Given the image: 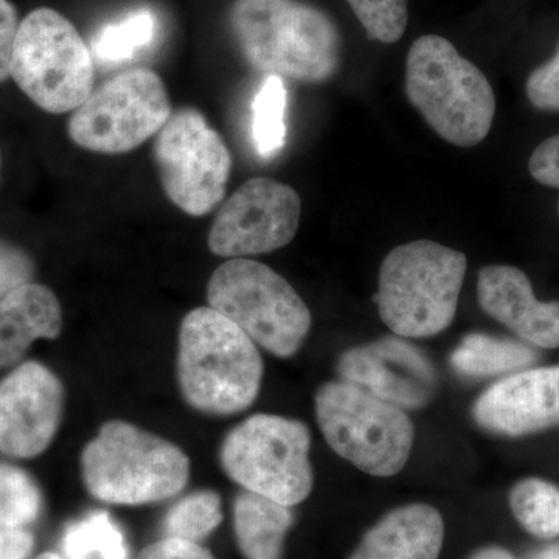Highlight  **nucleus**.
<instances>
[{"mask_svg": "<svg viewBox=\"0 0 559 559\" xmlns=\"http://www.w3.org/2000/svg\"><path fill=\"white\" fill-rule=\"evenodd\" d=\"M525 92L536 109L559 112V43L554 57L530 73Z\"/></svg>", "mask_w": 559, "mask_h": 559, "instance_id": "nucleus-28", "label": "nucleus"}, {"mask_svg": "<svg viewBox=\"0 0 559 559\" xmlns=\"http://www.w3.org/2000/svg\"><path fill=\"white\" fill-rule=\"evenodd\" d=\"M481 310L532 347L559 348V301H539L532 282L518 267L496 264L479 272Z\"/></svg>", "mask_w": 559, "mask_h": 559, "instance_id": "nucleus-16", "label": "nucleus"}, {"mask_svg": "<svg viewBox=\"0 0 559 559\" xmlns=\"http://www.w3.org/2000/svg\"><path fill=\"white\" fill-rule=\"evenodd\" d=\"M21 22L9 0H0V84L11 76L14 43Z\"/></svg>", "mask_w": 559, "mask_h": 559, "instance_id": "nucleus-31", "label": "nucleus"}, {"mask_svg": "<svg viewBox=\"0 0 559 559\" xmlns=\"http://www.w3.org/2000/svg\"><path fill=\"white\" fill-rule=\"evenodd\" d=\"M532 178L550 189H559V134L536 146L528 160Z\"/></svg>", "mask_w": 559, "mask_h": 559, "instance_id": "nucleus-30", "label": "nucleus"}, {"mask_svg": "<svg viewBox=\"0 0 559 559\" xmlns=\"http://www.w3.org/2000/svg\"><path fill=\"white\" fill-rule=\"evenodd\" d=\"M288 91L282 76L267 75L252 102V140L261 159L270 160L285 148Z\"/></svg>", "mask_w": 559, "mask_h": 559, "instance_id": "nucleus-21", "label": "nucleus"}, {"mask_svg": "<svg viewBox=\"0 0 559 559\" xmlns=\"http://www.w3.org/2000/svg\"><path fill=\"white\" fill-rule=\"evenodd\" d=\"M558 215H559V204H558Z\"/></svg>", "mask_w": 559, "mask_h": 559, "instance_id": "nucleus-37", "label": "nucleus"}, {"mask_svg": "<svg viewBox=\"0 0 559 559\" xmlns=\"http://www.w3.org/2000/svg\"><path fill=\"white\" fill-rule=\"evenodd\" d=\"M40 495L22 469L0 463V528H22L38 518Z\"/></svg>", "mask_w": 559, "mask_h": 559, "instance_id": "nucleus-26", "label": "nucleus"}, {"mask_svg": "<svg viewBox=\"0 0 559 559\" xmlns=\"http://www.w3.org/2000/svg\"><path fill=\"white\" fill-rule=\"evenodd\" d=\"M263 370L255 342L218 311L194 308L183 318L179 388L194 411L226 417L249 409L259 396Z\"/></svg>", "mask_w": 559, "mask_h": 559, "instance_id": "nucleus-2", "label": "nucleus"}, {"mask_svg": "<svg viewBox=\"0 0 559 559\" xmlns=\"http://www.w3.org/2000/svg\"><path fill=\"white\" fill-rule=\"evenodd\" d=\"M138 559H215L209 550L191 540L167 538L146 547Z\"/></svg>", "mask_w": 559, "mask_h": 559, "instance_id": "nucleus-32", "label": "nucleus"}, {"mask_svg": "<svg viewBox=\"0 0 559 559\" xmlns=\"http://www.w3.org/2000/svg\"><path fill=\"white\" fill-rule=\"evenodd\" d=\"M538 359V352L524 342L473 333L452 352L451 366L462 377L485 380L527 370Z\"/></svg>", "mask_w": 559, "mask_h": 559, "instance_id": "nucleus-20", "label": "nucleus"}, {"mask_svg": "<svg viewBox=\"0 0 559 559\" xmlns=\"http://www.w3.org/2000/svg\"><path fill=\"white\" fill-rule=\"evenodd\" d=\"M510 509L521 527L540 539L559 536V488L543 479L518 481L510 491Z\"/></svg>", "mask_w": 559, "mask_h": 559, "instance_id": "nucleus-22", "label": "nucleus"}, {"mask_svg": "<svg viewBox=\"0 0 559 559\" xmlns=\"http://www.w3.org/2000/svg\"><path fill=\"white\" fill-rule=\"evenodd\" d=\"M488 432L522 437L559 426V366L521 370L485 390L473 407Z\"/></svg>", "mask_w": 559, "mask_h": 559, "instance_id": "nucleus-15", "label": "nucleus"}, {"mask_svg": "<svg viewBox=\"0 0 559 559\" xmlns=\"http://www.w3.org/2000/svg\"><path fill=\"white\" fill-rule=\"evenodd\" d=\"M33 271L35 267L24 250L0 240V299L31 283Z\"/></svg>", "mask_w": 559, "mask_h": 559, "instance_id": "nucleus-29", "label": "nucleus"}, {"mask_svg": "<svg viewBox=\"0 0 559 559\" xmlns=\"http://www.w3.org/2000/svg\"><path fill=\"white\" fill-rule=\"evenodd\" d=\"M62 329L60 300L53 290L27 283L0 299V367L25 355L38 340H55Z\"/></svg>", "mask_w": 559, "mask_h": 559, "instance_id": "nucleus-18", "label": "nucleus"}, {"mask_svg": "<svg viewBox=\"0 0 559 559\" xmlns=\"http://www.w3.org/2000/svg\"><path fill=\"white\" fill-rule=\"evenodd\" d=\"M64 406V389L53 371L25 362L0 381V452L32 459L57 436Z\"/></svg>", "mask_w": 559, "mask_h": 559, "instance_id": "nucleus-13", "label": "nucleus"}, {"mask_svg": "<svg viewBox=\"0 0 559 559\" xmlns=\"http://www.w3.org/2000/svg\"><path fill=\"white\" fill-rule=\"evenodd\" d=\"M154 157L168 200L191 216H204L223 201L231 154L198 109H180L157 132Z\"/></svg>", "mask_w": 559, "mask_h": 559, "instance_id": "nucleus-11", "label": "nucleus"}, {"mask_svg": "<svg viewBox=\"0 0 559 559\" xmlns=\"http://www.w3.org/2000/svg\"><path fill=\"white\" fill-rule=\"evenodd\" d=\"M223 521L221 499L215 491L204 489L186 496L171 507L164 520L167 538L198 543L209 536Z\"/></svg>", "mask_w": 559, "mask_h": 559, "instance_id": "nucleus-25", "label": "nucleus"}, {"mask_svg": "<svg viewBox=\"0 0 559 559\" xmlns=\"http://www.w3.org/2000/svg\"><path fill=\"white\" fill-rule=\"evenodd\" d=\"M84 487L103 502L143 506L175 498L190 479V459L171 441L112 419L81 455Z\"/></svg>", "mask_w": 559, "mask_h": 559, "instance_id": "nucleus-4", "label": "nucleus"}, {"mask_svg": "<svg viewBox=\"0 0 559 559\" xmlns=\"http://www.w3.org/2000/svg\"><path fill=\"white\" fill-rule=\"evenodd\" d=\"M311 433L299 419L257 414L227 433L219 450L224 473L246 491L294 507L311 495Z\"/></svg>", "mask_w": 559, "mask_h": 559, "instance_id": "nucleus-8", "label": "nucleus"}, {"mask_svg": "<svg viewBox=\"0 0 559 559\" xmlns=\"http://www.w3.org/2000/svg\"><path fill=\"white\" fill-rule=\"evenodd\" d=\"M316 417L331 450L364 473L395 476L409 460L415 429L406 412L359 385L323 384Z\"/></svg>", "mask_w": 559, "mask_h": 559, "instance_id": "nucleus-7", "label": "nucleus"}, {"mask_svg": "<svg viewBox=\"0 0 559 559\" xmlns=\"http://www.w3.org/2000/svg\"><path fill=\"white\" fill-rule=\"evenodd\" d=\"M62 550L68 559H128L127 539L105 511L91 513L66 530Z\"/></svg>", "mask_w": 559, "mask_h": 559, "instance_id": "nucleus-23", "label": "nucleus"}, {"mask_svg": "<svg viewBox=\"0 0 559 559\" xmlns=\"http://www.w3.org/2000/svg\"><path fill=\"white\" fill-rule=\"evenodd\" d=\"M230 25L246 61L266 76L322 83L340 69L337 25L304 0H235Z\"/></svg>", "mask_w": 559, "mask_h": 559, "instance_id": "nucleus-1", "label": "nucleus"}, {"mask_svg": "<svg viewBox=\"0 0 559 559\" xmlns=\"http://www.w3.org/2000/svg\"><path fill=\"white\" fill-rule=\"evenodd\" d=\"M297 191L270 178H253L224 202L209 234V248L224 259H246L288 246L300 226Z\"/></svg>", "mask_w": 559, "mask_h": 559, "instance_id": "nucleus-12", "label": "nucleus"}, {"mask_svg": "<svg viewBox=\"0 0 559 559\" xmlns=\"http://www.w3.org/2000/svg\"><path fill=\"white\" fill-rule=\"evenodd\" d=\"M293 522L289 507L264 496L245 491L235 499V536L246 559H282Z\"/></svg>", "mask_w": 559, "mask_h": 559, "instance_id": "nucleus-19", "label": "nucleus"}, {"mask_svg": "<svg viewBox=\"0 0 559 559\" xmlns=\"http://www.w3.org/2000/svg\"><path fill=\"white\" fill-rule=\"evenodd\" d=\"M468 559H520L510 554L509 550L502 549V547H484L474 551Z\"/></svg>", "mask_w": 559, "mask_h": 559, "instance_id": "nucleus-34", "label": "nucleus"}, {"mask_svg": "<svg viewBox=\"0 0 559 559\" xmlns=\"http://www.w3.org/2000/svg\"><path fill=\"white\" fill-rule=\"evenodd\" d=\"M36 559H62L60 557V555H57V554H44V555H40L39 558H36Z\"/></svg>", "mask_w": 559, "mask_h": 559, "instance_id": "nucleus-36", "label": "nucleus"}, {"mask_svg": "<svg viewBox=\"0 0 559 559\" xmlns=\"http://www.w3.org/2000/svg\"><path fill=\"white\" fill-rule=\"evenodd\" d=\"M465 253L429 240L390 250L377 300L382 322L401 337H430L450 329L465 280Z\"/></svg>", "mask_w": 559, "mask_h": 559, "instance_id": "nucleus-5", "label": "nucleus"}, {"mask_svg": "<svg viewBox=\"0 0 559 559\" xmlns=\"http://www.w3.org/2000/svg\"><path fill=\"white\" fill-rule=\"evenodd\" d=\"M443 540L439 510L412 503L381 518L348 559H439Z\"/></svg>", "mask_w": 559, "mask_h": 559, "instance_id": "nucleus-17", "label": "nucleus"}, {"mask_svg": "<svg viewBox=\"0 0 559 559\" xmlns=\"http://www.w3.org/2000/svg\"><path fill=\"white\" fill-rule=\"evenodd\" d=\"M337 371L342 381L359 385L401 409H421L436 395V367L421 349L400 337H382L347 349L337 362Z\"/></svg>", "mask_w": 559, "mask_h": 559, "instance_id": "nucleus-14", "label": "nucleus"}, {"mask_svg": "<svg viewBox=\"0 0 559 559\" xmlns=\"http://www.w3.org/2000/svg\"><path fill=\"white\" fill-rule=\"evenodd\" d=\"M156 35V17L148 9L135 10L120 21L105 25L92 39V51L102 64L130 61L148 47Z\"/></svg>", "mask_w": 559, "mask_h": 559, "instance_id": "nucleus-24", "label": "nucleus"}, {"mask_svg": "<svg viewBox=\"0 0 559 559\" xmlns=\"http://www.w3.org/2000/svg\"><path fill=\"white\" fill-rule=\"evenodd\" d=\"M209 307L240 326L257 345L290 358L311 330V312L278 272L260 261L230 259L213 272Z\"/></svg>", "mask_w": 559, "mask_h": 559, "instance_id": "nucleus-6", "label": "nucleus"}, {"mask_svg": "<svg viewBox=\"0 0 559 559\" xmlns=\"http://www.w3.org/2000/svg\"><path fill=\"white\" fill-rule=\"evenodd\" d=\"M11 79L40 109L66 114L95 90V66L75 25L58 11L38 9L20 24Z\"/></svg>", "mask_w": 559, "mask_h": 559, "instance_id": "nucleus-9", "label": "nucleus"}, {"mask_svg": "<svg viewBox=\"0 0 559 559\" xmlns=\"http://www.w3.org/2000/svg\"><path fill=\"white\" fill-rule=\"evenodd\" d=\"M528 559H559V543L533 551Z\"/></svg>", "mask_w": 559, "mask_h": 559, "instance_id": "nucleus-35", "label": "nucleus"}, {"mask_svg": "<svg viewBox=\"0 0 559 559\" xmlns=\"http://www.w3.org/2000/svg\"><path fill=\"white\" fill-rule=\"evenodd\" d=\"M370 39L393 44L409 22V0H347Z\"/></svg>", "mask_w": 559, "mask_h": 559, "instance_id": "nucleus-27", "label": "nucleus"}, {"mask_svg": "<svg viewBox=\"0 0 559 559\" xmlns=\"http://www.w3.org/2000/svg\"><path fill=\"white\" fill-rule=\"evenodd\" d=\"M171 114L170 97L160 76L153 70L131 69L92 91L73 110L69 135L92 153H130L157 135Z\"/></svg>", "mask_w": 559, "mask_h": 559, "instance_id": "nucleus-10", "label": "nucleus"}, {"mask_svg": "<svg viewBox=\"0 0 559 559\" xmlns=\"http://www.w3.org/2000/svg\"><path fill=\"white\" fill-rule=\"evenodd\" d=\"M406 94L441 139L462 148L479 145L495 121L496 95L487 76L439 35L412 44Z\"/></svg>", "mask_w": 559, "mask_h": 559, "instance_id": "nucleus-3", "label": "nucleus"}, {"mask_svg": "<svg viewBox=\"0 0 559 559\" xmlns=\"http://www.w3.org/2000/svg\"><path fill=\"white\" fill-rule=\"evenodd\" d=\"M32 547V535L25 530L0 528V559H25Z\"/></svg>", "mask_w": 559, "mask_h": 559, "instance_id": "nucleus-33", "label": "nucleus"}]
</instances>
